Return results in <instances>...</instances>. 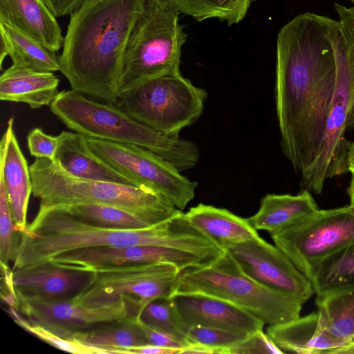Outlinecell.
I'll list each match as a JSON object with an SVG mask.
<instances>
[{
	"label": "cell",
	"mask_w": 354,
	"mask_h": 354,
	"mask_svg": "<svg viewBox=\"0 0 354 354\" xmlns=\"http://www.w3.org/2000/svg\"><path fill=\"white\" fill-rule=\"evenodd\" d=\"M342 22L297 15L277 38L275 104L282 151L306 183L319 152L334 94Z\"/></svg>",
	"instance_id": "6da1fadb"
},
{
	"label": "cell",
	"mask_w": 354,
	"mask_h": 354,
	"mask_svg": "<svg viewBox=\"0 0 354 354\" xmlns=\"http://www.w3.org/2000/svg\"><path fill=\"white\" fill-rule=\"evenodd\" d=\"M145 0H86L70 15L59 71L72 90L118 106L127 41Z\"/></svg>",
	"instance_id": "7a4b0ae2"
},
{
	"label": "cell",
	"mask_w": 354,
	"mask_h": 354,
	"mask_svg": "<svg viewBox=\"0 0 354 354\" xmlns=\"http://www.w3.org/2000/svg\"><path fill=\"white\" fill-rule=\"evenodd\" d=\"M19 234L13 270L80 248L149 245L192 251L198 241L197 232L183 213L146 228L123 230L93 225L59 207L41 205L27 232Z\"/></svg>",
	"instance_id": "3957f363"
},
{
	"label": "cell",
	"mask_w": 354,
	"mask_h": 354,
	"mask_svg": "<svg viewBox=\"0 0 354 354\" xmlns=\"http://www.w3.org/2000/svg\"><path fill=\"white\" fill-rule=\"evenodd\" d=\"M49 106L68 129L87 138L143 147L180 171L192 169L198 162L200 154L195 143L161 134L134 120L118 106L93 100L71 89L60 91Z\"/></svg>",
	"instance_id": "277c9868"
},
{
	"label": "cell",
	"mask_w": 354,
	"mask_h": 354,
	"mask_svg": "<svg viewBox=\"0 0 354 354\" xmlns=\"http://www.w3.org/2000/svg\"><path fill=\"white\" fill-rule=\"evenodd\" d=\"M29 167L32 194L41 205H109L127 211L151 225L182 212L167 198L145 187L75 178L55 161L46 158H35Z\"/></svg>",
	"instance_id": "5b68a950"
},
{
	"label": "cell",
	"mask_w": 354,
	"mask_h": 354,
	"mask_svg": "<svg viewBox=\"0 0 354 354\" xmlns=\"http://www.w3.org/2000/svg\"><path fill=\"white\" fill-rule=\"evenodd\" d=\"M180 13L167 0H145L124 54L119 95L154 77L179 73L186 33Z\"/></svg>",
	"instance_id": "8992f818"
},
{
	"label": "cell",
	"mask_w": 354,
	"mask_h": 354,
	"mask_svg": "<svg viewBox=\"0 0 354 354\" xmlns=\"http://www.w3.org/2000/svg\"><path fill=\"white\" fill-rule=\"evenodd\" d=\"M178 293H200L219 298L268 326L299 317L303 305L249 277L227 251L203 266L181 271L173 295Z\"/></svg>",
	"instance_id": "52a82bcc"
},
{
	"label": "cell",
	"mask_w": 354,
	"mask_h": 354,
	"mask_svg": "<svg viewBox=\"0 0 354 354\" xmlns=\"http://www.w3.org/2000/svg\"><path fill=\"white\" fill-rule=\"evenodd\" d=\"M343 35L337 81L318 156L301 189L321 194L328 180L348 173L347 134L354 128V6L335 3Z\"/></svg>",
	"instance_id": "ba28073f"
},
{
	"label": "cell",
	"mask_w": 354,
	"mask_h": 354,
	"mask_svg": "<svg viewBox=\"0 0 354 354\" xmlns=\"http://www.w3.org/2000/svg\"><path fill=\"white\" fill-rule=\"evenodd\" d=\"M206 91L180 72L149 80L120 96L118 106L132 118L169 137H180L201 115Z\"/></svg>",
	"instance_id": "9c48e42d"
},
{
	"label": "cell",
	"mask_w": 354,
	"mask_h": 354,
	"mask_svg": "<svg viewBox=\"0 0 354 354\" xmlns=\"http://www.w3.org/2000/svg\"><path fill=\"white\" fill-rule=\"evenodd\" d=\"M180 272L172 264L164 262L100 268L93 271L88 283L71 298L92 308L124 300L138 319L147 304L173 295Z\"/></svg>",
	"instance_id": "30bf717a"
},
{
	"label": "cell",
	"mask_w": 354,
	"mask_h": 354,
	"mask_svg": "<svg viewBox=\"0 0 354 354\" xmlns=\"http://www.w3.org/2000/svg\"><path fill=\"white\" fill-rule=\"evenodd\" d=\"M269 234L274 245L308 278L324 259L354 243V213L349 205L318 209Z\"/></svg>",
	"instance_id": "8fae6325"
},
{
	"label": "cell",
	"mask_w": 354,
	"mask_h": 354,
	"mask_svg": "<svg viewBox=\"0 0 354 354\" xmlns=\"http://www.w3.org/2000/svg\"><path fill=\"white\" fill-rule=\"evenodd\" d=\"M91 149L137 186L153 191L183 210L195 196L197 183L172 163L143 147L87 138Z\"/></svg>",
	"instance_id": "7c38bea8"
},
{
	"label": "cell",
	"mask_w": 354,
	"mask_h": 354,
	"mask_svg": "<svg viewBox=\"0 0 354 354\" xmlns=\"http://www.w3.org/2000/svg\"><path fill=\"white\" fill-rule=\"evenodd\" d=\"M15 294L16 308L27 319L67 339L75 333L99 325L122 322L130 317L137 319L124 300L106 307L92 308L80 304L71 297L50 300Z\"/></svg>",
	"instance_id": "4fadbf2b"
},
{
	"label": "cell",
	"mask_w": 354,
	"mask_h": 354,
	"mask_svg": "<svg viewBox=\"0 0 354 354\" xmlns=\"http://www.w3.org/2000/svg\"><path fill=\"white\" fill-rule=\"evenodd\" d=\"M249 277L303 304L314 294L310 279L275 245L259 236L227 250Z\"/></svg>",
	"instance_id": "5bb4252c"
},
{
	"label": "cell",
	"mask_w": 354,
	"mask_h": 354,
	"mask_svg": "<svg viewBox=\"0 0 354 354\" xmlns=\"http://www.w3.org/2000/svg\"><path fill=\"white\" fill-rule=\"evenodd\" d=\"M48 261L62 267L89 272L107 267L164 262L172 264L181 272L201 266L206 262V258L199 253L169 247L101 246L70 250L53 256Z\"/></svg>",
	"instance_id": "9a60e30c"
},
{
	"label": "cell",
	"mask_w": 354,
	"mask_h": 354,
	"mask_svg": "<svg viewBox=\"0 0 354 354\" xmlns=\"http://www.w3.org/2000/svg\"><path fill=\"white\" fill-rule=\"evenodd\" d=\"M187 330L202 326L249 335L265 324L243 309L219 298L200 293H178L171 297Z\"/></svg>",
	"instance_id": "2e32d148"
},
{
	"label": "cell",
	"mask_w": 354,
	"mask_h": 354,
	"mask_svg": "<svg viewBox=\"0 0 354 354\" xmlns=\"http://www.w3.org/2000/svg\"><path fill=\"white\" fill-rule=\"evenodd\" d=\"M93 272L71 269L52 262L12 270L16 293L42 299L71 298L88 283Z\"/></svg>",
	"instance_id": "e0dca14e"
},
{
	"label": "cell",
	"mask_w": 354,
	"mask_h": 354,
	"mask_svg": "<svg viewBox=\"0 0 354 354\" xmlns=\"http://www.w3.org/2000/svg\"><path fill=\"white\" fill-rule=\"evenodd\" d=\"M9 119L0 143V178L4 183L16 232H27V210L32 184L30 167Z\"/></svg>",
	"instance_id": "ac0fdd59"
},
{
	"label": "cell",
	"mask_w": 354,
	"mask_h": 354,
	"mask_svg": "<svg viewBox=\"0 0 354 354\" xmlns=\"http://www.w3.org/2000/svg\"><path fill=\"white\" fill-rule=\"evenodd\" d=\"M266 333L284 353L335 354L348 343L328 332L317 310L284 323L270 325Z\"/></svg>",
	"instance_id": "d6986e66"
},
{
	"label": "cell",
	"mask_w": 354,
	"mask_h": 354,
	"mask_svg": "<svg viewBox=\"0 0 354 354\" xmlns=\"http://www.w3.org/2000/svg\"><path fill=\"white\" fill-rule=\"evenodd\" d=\"M0 22L57 52L64 37L44 0H0Z\"/></svg>",
	"instance_id": "ffe728a7"
},
{
	"label": "cell",
	"mask_w": 354,
	"mask_h": 354,
	"mask_svg": "<svg viewBox=\"0 0 354 354\" xmlns=\"http://www.w3.org/2000/svg\"><path fill=\"white\" fill-rule=\"evenodd\" d=\"M53 161L66 172L80 179L137 186L115 170L90 147L87 138L74 131H62Z\"/></svg>",
	"instance_id": "44dd1931"
},
{
	"label": "cell",
	"mask_w": 354,
	"mask_h": 354,
	"mask_svg": "<svg viewBox=\"0 0 354 354\" xmlns=\"http://www.w3.org/2000/svg\"><path fill=\"white\" fill-rule=\"evenodd\" d=\"M185 216L194 228L224 252L259 236L247 218L224 208L199 203Z\"/></svg>",
	"instance_id": "7402d4cb"
},
{
	"label": "cell",
	"mask_w": 354,
	"mask_h": 354,
	"mask_svg": "<svg viewBox=\"0 0 354 354\" xmlns=\"http://www.w3.org/2000/svg\"><path fill=\"white\" fill-rule=\"evenodd\" d=\"M59 82L52 72L11 65L0 76V99L24 103L31 109L50 106L59 93Z\"/></svg>",
	"instance_id": "603a6c76"
},
{
	"label": "cell",
	"mask_w": 354,
	"mask_h": 354,
	"mask_svg": "<svg viewBox=\"0 0 354 354\" xmlns=\"http://www.w3.org/2000/svg\"><path fill=\"white\" fill-rule=\"evenodd\" d=\"M318 209L312 193L306 189L296 195L268 194L261 198L258 211L247 219L257 231L270 233Z\"/></svg>",
	"instance_id": "cb8c5ba5"
},
{
	"label": "cell",
	"mask_w": 354,
	"mask_h": 354,
	"mask_svg": "<svg viewBox=\"0 0 354 354\" xmlns=\"http://www.w3.org/2000/svg\"><path fill=\"white\" fill-rule=\"evenodd\" d=\"M0 68L9 56L12 65L41 72L59 71L55 51L46 47L16 28L0 22Z\"/></svg>",
	"instance_id": "d4e9b609"
},
{
	"label": "cell",
	"mask_w": 354,
	"mask_h": 354,
	"mask_svg": "<svg viewBox=\"0 0 354 354\" xmlns=\"http://www.w3.org/2000/svg\"><path fill=\"white\" fill-rule=\"evenodd\" d=\"M70 339L98 349L102 354H116L123 348L149 344L140 324L133 317L75 333Z\"/></svg>",
	"instance_id": "484cf974"
},
{
	"label": "cell",
	"mask_w": 354,
	"mask_h": 354,
	"mask_svg": "<svg viewBox=\"0 0 354 354\" xmlns=\"http://www.w3.org/2000/svg\"><path fill=\"white\" fill-rule=\"evenodd\" d=\"M308 279L316 295L354 286V243L324 259L313 268Z\"/></svg>",
	"instance_id": "4316f807"
},
{
	"label": "cell",
	"mask_w": 354,
	"mask_h": 354,
	"mask_svg": "<svg viewBox=\"0 0 354 354\" xmlns=\"http://www.w3.org/2000/svg\"><path fill=\"white\" fill-rule=\"evenodd\" d=\"M315 303L328 332L348 342L354 336V286L316 295Z\"/></svg>",
	"instance_id": "83f0119b"
},
{
	"label": "cell",
	"mask_w": 354,
	"mask_h": 354,
	"mask_svg": "<svg viewBox=\"0 0 354 354\" xmlns=\"http://www.w3.org/2000/svg\"><path fill=\"white\" fill-rule=\"evenodd\" d=\"M180 14L198 21L216 19L228 26L240 23L254 0H167Z\"/></svg>",
	"instance_id": "f1b7e54d"
},
{
	"label": "cell",
	"mask_w": 354,
	"mask_h": 354,
	"mask_svg": "<svg viewBox=\"0 0 354 354\" xmlns=\"http://www.w3.org/2000/svg\"><path fill=\"white\" fill-rule=\"evenodd\" d=\"M66 212L93 225L123 230H136L151 226L147 222L123 209L97 204L59 205Z\"/></svg>",
	"instance_id": "f546056e"
},
{
	"label": "cell",
	"mask_w": 354,
	"mask_h": 354,
	"mask_svg": "<svg viewBox=\"0 0 354 354\" xmlns=\"http://www.w3.org/2000/svg\"><path fill=\"white\" fill-rule=\"evenodd\" d=\"M137 320L147 327L187 342L186 329L171 297L158 298L147 304Z\"/></svg>",
	"instance_id": "4dcf8cb0"
},
{
	"label": "cell",
	"mask_w": 354,
	"mask_h": 354,
	"mask_svg": "<svg viewBox=\"0 0 354 354\" xmlns=\"http://www.w3.org/2000/svg\"><path fill=\"white\" fill-rule=\"evenodd\" d=\"M8 313L24 330L57 349L76 354H102L98 349L61 337L46 328L30 322L15 306H10Z\"/></svg>",
	"instance_id": "1f68e13d"
},
{
	"label": "cell",
	"mask_w": 354,
	"mask_h": 354,
	"mask_svg": "<svg viewBox=\"0 0 354 354\" xmlns=\"http://www.w3.org/2000/svg\"><path fill=\"white\" fill-rule=\"evenodd\" d=\"M247 336L248 335L202 326L188 328L185 333L189 344L208 346L216 349L218 354H225L227 348L236 345Z\"/></svg>",
	"instance_id": "d6a6232c"
},
{
	"label": "cell",
	"mask_w": 354,
	"mask_h": 354,
	"mask_svg": "<svg viewBox=\"0 0 354 354\" xmlns=\"http://www.w3.org/2000/svg\"><path fill=\"white\" fill-rule=\"evenodd\" d=\"M16 227L12 219L10 207L4 183L0 178V261L8 265L12 259L16 239Z\"/></svg>",
	"instance_id": "836d02e7"
},
{
	"label": "cell",
	"mask_w": 354,
	"mask_h": 354,
	"mask_svg": "<svg viewBox=\"0 0 354 354\" xmlns=\"http://www.w3.org/2000/svg\"><path fill=\"white\" fill-rule=\"evenodd\" d=\"M284 353L263 330L247 336L236 345L227 348L225 354Z\"/></svg>",
	"instance_id": "e575fe53"
},
{
	"label": "cell",
	"mask_w": 354,
	"mask_h": 354,
	"mask_svg": "<svg viewBox=\"0 0 354 354\" xmlns=\"http://www.w3.org/2000/svg\"><path fill=\"white\" fill-rule=\"evenodd\" d=\"M27 143L32 156L54 160L58 143L57 136L48 135L41 128H35L29 132Z\"/></svg>",
	"instance_id": "d590c367"
},
{
	"label": "cell",
	"mask_w": 354,
	"mask_h": 354,
	"mask_svg": "<svg viewBox=\"0 0 354 354\" xmlns=\"http://www.w3.org/2000/svg\"><path fill=\"white\" fill-rule=\"evenodd\" d=\"M137 321L140 324L149 344L168 348L182 349V351L189 345L186 341L180 339L171 335L152 329L144 325L138 320Z\"/></svg>",
	"instance_id": "8d00e7d4"
},
{
	"label": "cell",
	"mask_w": 354,
	"mask_h": 354,
	"mask_svg": "<svg viewBox=\"0 0 354 354\" xmlns=\"http://www.w3.org/2000/svg\"><path fill=\"white\" fill-rule=\"evenodd\" d=\"M86 0H44L56 17L70 15Z\"/></svg>",
	"instance_id": "74e56055"
},
{
	"label": "cell",
	"mask_w": 354,
	"mask_h": 354,
	"mask_svg": "<svg viewBox=\"0 0 354 354\" xmlns=\"http://www.w3.org/2000/svg\"><path fill=\"white\" fill-rule=\"evenodd\" d=\"M182 349L168 348L152 344L123 348L118 350L119 354H181Z\"/></svg>",
	"instance_id": "f35d334b"
},
{
	"label": "cell",
	"mask_w": 354,
	"mask_h": 354,
	"mask_svg": "<svg viewBox=\"0 0 354 354\" xmlns=\"http://www.w3.org/2000/svg\"><path fill=\"white\" fill-rule=\"evenodd\" d=\"M335 354H354V336L346 344L338 348Z\"/></svg>",
	"instance_id": "ab89813d"
},
{
	"label": "cell",
	"mask_w": 354,
	"mask_h": 354,
	"mask_svg": "<svg viewBox=\"0 0 354 354\" xmlns=\"http://www.w3.org/2000/svg\"><path fill=\"white\" fill-rule=\"evenodd\" d=\"M348 169L350 173L354 171V140L351 142L348 153Z\"/></svg>",
	"instance_id": "60d3db41"
},
{
	"label": "cell",
	"mask_w": 354,
	"mask_h": 354,
	"mask_svg": "<svg viewBox=\"0 0 354 354\" xmlns=\"http://www.w3.org/2000/svg\"><path fill=\"white\" fill-rule=\"evenodd\" d=\"M351 180L348 189V194L350 198V204L354 203V171L351 172Z\"/></svg>",
	"instance_id": "b9f144b4"
},
{
	"label": "cell",
	"mask_w": 354,
	"mask_h": 354,
	"mask_svg": "<svg viewBox=\"0 0 354 354\" xmlns=\"http://www.w3.org/2000/svg\"><path fill=\"white\" fill-rule=\"evenodd\" d=\"M352 212L354 213V203L353 204H349Z\"/></svg>",
	"instance_id": "7bdbcfd3"
},
{
	"label": "cell",
	"mask_w": 354,
	"mask_h": 354,
	"mask_svg": "<svg viewBox=\"0 0 354 354\" xmlns=\"http://www.w3.org/2000/svg\"><path fill=\"white\" fill-rule=\"evenodd\" d=\"M354 5V0H349Z\"/></svg>",
	"instance_id": "ee69618b"
}]
</instances>
